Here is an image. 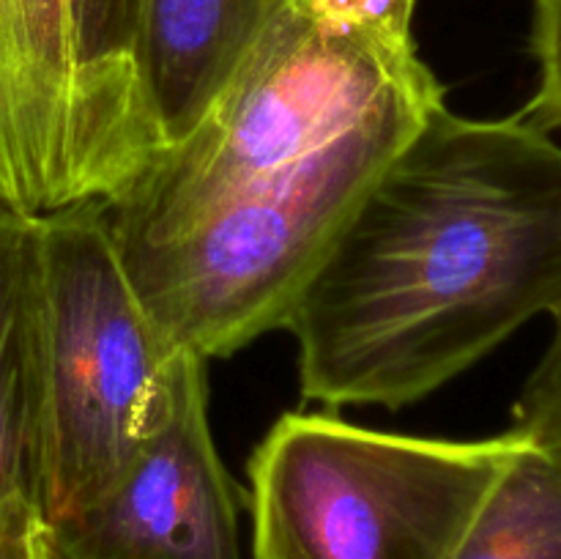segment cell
Wrapping results in <instances>:
<instances>
[{
    "instance_id": "9",
    "label": "cell",
    "mask_w": 561,
    "mask_h": 559,
    "mask_svg": "<svg viewBox=\"0 0 561 559\" xmlns=\"http://www.w3.org/2000/svg\"><path fill=\"white\" fill-rule=\"evenodd\" d=\"M453 559H561V453L526 436Z\"/></svg>"
},
{
    "instance_id": "12",
    "label": "cell",
    "mask_w": 561,
    "mask_h": 559,
    "mask_svg": "<svg viewBox=\"0 0 561 559\" xmlns=\"http://www.w3.org/2000/svg\"><path fill=\"white\" fill-rule=\"evenodd\" d=\"M531 55L537 60V91L518 115L546 132H561V0H535Z\"/></svg>"
},
{
    "instance_id": "6",
    "label": "cell",
    "mask_w": 561,
    "mask_h": 559,
    "mask_svg": "<svg viewBox=\"0 0 561 559\" xmlns=\"http://www.w3.org/2000/svg\"><path fill=\"white\" fill-rule=\"evenodd\" d=\"M206 365L184 351L162 427L91 502L44 521L47 559H244V493L214 444Z\"/></svg>"
},
{
    "instance_id": "11",
    "label": "cell",
    "mask_w": 561,
    "mask_h": 559,
    "mask_svg": "<svg viewBox=\"0 0 561 559\" xmlns=\"http://www.w3.org/2000/svg\"><path fill=\"white\" fill-rule=\"evenodd\" d=\"M553 334L513 409V427L561 453V305L551 312Z\"/></svg>"
},
{
    "instance_id": "7",
    "label": "cell",
    "mask_w": 561,
    "mask_h": 559,
    "mask_svg": "<svg viewBox=\"0 0 561 559\" xmlns=\"http://www.w3.org/2000/svg\"><path fill=\"white\" fill-rule=\"evenodd\" d=\"M285 0H140L137 66L164 146L195 129Z\"/></svg>"
},
{
    "instance_id": "10",
    "label": "cell",
    "mask_w": 561,
    "mask_h": 559,
    "mask_svg": "<svg viewBox=\"0 0 561 559\" xmlns=\"http://www.w3.org/2000/svg\"><path fill=\"white\" fill-rule=\"evenodd\" d=\"M69 3L80 55L102 96L137 135L157 148H164L137 66L140 0H69Z\"/></svg>"
},
{
    "instance_id": "5",
    "label": "cell",
    "mask_w": 561,
    "mask_h": 559,
    "mask_svg": "<svg viewBox=\"0 0 561 559\" xmlns=\"http://www.w3.org/2000/svg\"><path fill=\"white\" fill-rule=\"evenodd\" d=\"M159 151L88 75L69 0H0V208L107 201Z\"/></svg>"
},
{
    "instance_id": "8",
    "label": "cell",
    "mask_w": 561,
    "mask_h": 559,
    "mask_svg": "<svg viewBox=\"0 0 561 559\" xmlns=\"http://www.w3.org/2000/svg\"><path fill=\"white\" fill-rule=\"evenodd\" d=\"M42 486L38 217L0 208V502Z\"/></svg>"
},
{
    "instance_id": "1",
    "label": "cell",
    "mask_w": 561,
    "mask_h": 559,
    "mask_svg": "<svg viewBox=\"0 0 561 559\" xmlns=\"http://www.w3.org/2000/svg\"><path fill=\"white\" fill-rule=\"evenodd\" d=\"M416 0H285L195 129L102 201L118 261L175 349L283 329L373 181L444 88Z\"/></svg>"
},
{
    "instance_id": "2",
    "label": "cell",
    "mask_w": 561,
    "mask_h": 559,
    "mask_svg": "<svg viewBox=\"0 0 561 559\" xmlns=\"http://www.w3.org/2000/svg\"><path fill=\"white\" fill-rule=\"evenodd\" d=\"M561 305V146L433 110L290 307L310 403L398 411Z\"/></svg>"
},
{
    "instance_id": "13",
    "label": "cell",
    "mask_w": 561,
    "mask_h": 559,
    "mask_svg": "<svg viewBox=\"0 0 561 559\" xmlns=\"http://www.w3.org/2000/svg\"><path fill=\"white\" fill-rule=\"evenodd\" d=\"M0 559H47L42 513L27 499L0 502Z\"/></svg>"
},
{
    "instance_id": "3",
    "label": "cell",
    "mask_w": 561,
    "mask_h": 559,
    "mask_svg": "<svg viewBox=\"0 0 561 559\" xmlns=\"http://www.w3.org/2000/svg\"><path fill=\"white\" fill-rule=\"evenodd\" d=\"M524 444L518 427L453 442L288 411L247 466L252 557L453 559Z\"/></svg>"
},
{
    "instance_id": "4",
    "label": "cell",
    "mask_w": 561,
    "mask_h": 559,
    "mask_svg": "<svg viewBox=\"0 0 561 559\" xmlns=\"http://www.w3.org/2000/svg\"><path fill=\"white\" fill-rule=\"evenodd\" d=\"M181 356L131 288L102 201L38 217L42 521L91 502L162 427Z\"/></svg>"
}]
</instances>
